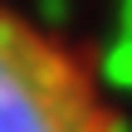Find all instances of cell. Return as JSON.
I'll list each match as a JSON object with an SVG mask.
<instances>
[{
  "mask_svg": "<svg viewBox=\"0 0 132 132\" xmlns=\"http://www.w3.org/2000/svg\"><path fill=\"white\" fill-rule=\"evenodd\" d=\"M0 132H127L93 59L0 0Z\"/></svg>",
  "mask_w": 132,
  "mask_h": 132,
  "instance_id": "cell-1",
  "label": "cell"
}]
</instances>
